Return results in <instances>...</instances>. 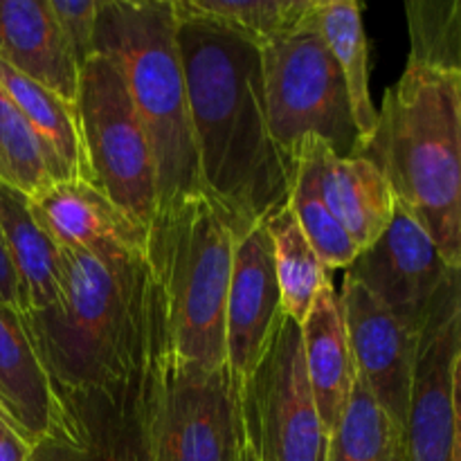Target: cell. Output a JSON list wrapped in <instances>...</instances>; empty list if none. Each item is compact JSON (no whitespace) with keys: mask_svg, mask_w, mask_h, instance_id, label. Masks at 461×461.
<instances>
[{"mask_svg":"<svg viewBox=\"0 0 461 461\" xmlns=\"http://www.w3.org/2000/svg\"><path fill=\"white\" fill-rule=\"evenodd\" d=\"M203 192L239 237L288 205L295 167L270 135L261 48L174 0Z\"/></svg>","mask_w":461,"mask_h":461,"instance_id":"1","label":"cell"},{"mask_svg":"<svg viewBox=\"0 0 461 461\" xmlns=\"http://www.w3.org/2000/svg\"><path fill=\"white\" fill-rule=\"evenodd\" d=\"M394 201L461 270V75L410 61L385 90L376 129L360 149Z\"/></svg>","mask_w":461,"mask_h":461,"instance_id":"2","label":"cell"},{"mask_svg":"<svg viewBox=\"0 0 461 461\" xmlns=\"http://www.w3.org/2000/svg\"><path fill=\"white\" fill-rule=\"evenodd\" d=\"M151 291L147 257L108 264L88 252L66 250L61 304L21 313L57 390L111 385L138 365Z\"/></svg>","mask_w":461,"mask_h":461,"instance_id":"3","label":"cell"},{"mask_svg":"<svg viewBox=\"0 0 461 461\" xmlns=\"http://www.w3.org/2000/svg\"><path fill=\"white\" fill-rule=\"evenodd\" d=\"M95 52L124 75L151 144L158 203L203 192L174 0H99Z\"/></svg>","mask_w":461,"mask_h":461,"instance_id":"4","label":"cell"},{"mask_svg":"<svg viewBox=\"0 0 461 461\" xmlns=\"http://www.w3.org/2000/svg\"><path fill=\"white\" fill-rule=\"evenodd\" d=\"M239 230L205 192L158 203L149 223L147 266L167 327L183 358L225 367V304Z\"/></svg>","mask_w":461,"mask_h":461,"instance_id":"5","label":"cell"},{"mask_svg":"<svg viewBox=\"0 0 461 461\" xmlns=\"http://www.w3.org/2000/svg\"><path fill=\"white\" fill-rule=\"evenodd\" d=\"M144 423L151 461H239L241 387L228 365L205 369L178 354L153 282L147 327Z\"/></svg>","mask_w":461,"mask_h":461,"instance_id":"6","label":"cell"},{"mask_svg":"<svg viewBox=\"0 0 461 461\" xmlns=\"http://www.w3.org/2000/svg\"><path fill=\"white\" fill-rule=\"evenodd\" d=\"M313 12L300 27L261 48L270 135L295 169L297 149L309 135L327 142L340 158L360 153L345 77Z\"/></svg>","mask_w":461,"mask_h":461,"instance_id":"7","label":"cell"},{"mask_svg":"<svg viewBox=\"0 0 461 461\" xmlns=\"http://www.w3.org/2000/svg\"><path fill=\"white\" fill-rule=\"evenodd\" d=\"M77 111L95 187L149 225L158 210L156 162L124 75L108 54L97 52L81 68Z\"/></svg>","mask_w":461,"mask_h":461,"instance_id":"8","label":"cell"},{"mask_svg":"<svg viewBox=\"0 0 461 461\" xmlns=\"http://www.w3.org/2000/svg\"><path fill=\"white\" fill-rule=\"evenodd\" d=\"M246 439L257 461H324L329 435L306 376L302 329L284 320L273 345L241 385Z\"/></svg>","mask_w":461,"mask_h":461,"instance_id":"9","label":"cell"},{"mask_svg":"<svg viewBox=\"0 0 461 461\" xmlns=\"http://www.w3.org/2000/svg\"><path fill=\"white\" fill-rule=\"evenodd\" d=\"M144 372L147 340L138 365L120 381L57 390L61 419L52 435L32 446V461H151L144 423Z\"/></svg>","mask_w":461,"mask_h":461,"instance_id":"10","label":"cell"},{"mask_svg":"<svg viewBox=\"0 0 461 461\" xmlns=\"http://www.w3.org/2000/svg\"><path fill=\"white\" fill-rule=\"evenodd\" d=\"M461 356V270H453L419 329L399 461H455V365Z\"/></svg>","mask_w":461,"mask_h":461,"instance_id":"11","label":"cell"},{"mask_svg":"<svg viewBox=\"0 0 461 461\" xmlns=\"http://www.w3.org/2000/svg\"><path fill=\"white\" fill-rule=\"evenodd\" d=\"M410 331L421 329L453 268L426 230L396 205L392 223L345 270Z\"/></svg>","mask_w":461,"mask_h":461,"instance_id":"12","label":"cell"},{"mask_svg":"<svg viewBox=\"0 0 461 461\" xmlns=\"http://www.w3.org/2000/svg\"><path fill=\"white\" fill-rule=\"evenodd\" d=\"M284 304L266 223L248 228L234 243L232 279L225 304V363L239 387L255 374L282 329Z\"/></svg>","mask_w":461,"mask_h":461,"instance_id":"13","label":"cell"},{"mask_svg":"<svg viewBox=\"0 0 461 461\" xmlns=\"http://www.w3.org/2000/svg\"><path fill=\"white\" fill-rule=\"evenodd\" d=\"M338 302L345 318L358 381L372 392L403 435L419 333L399 322L349 275L342 279Z\"/></svg>","mask_w":461,"mask_h":461,"instance_id":"14","label":"cell"},{"mask_svg":"<svg viewBox=\"0 0 461 461\" xmlns=\"http://www.w3.org/2000/svg\"><path fill=\"white\" fill-rule=\"evenodd\" d=\"M32 214L66 250L124 264L147 257L149 225L122 212L90 183H52L30 198Z\"/></svg>","mask_w":461,"mask_h":461,"instance_id":"15","label":"cell"},{"mask_svg":"<svg viewBox=\"0 0 461 461\" xmlns=\"http://www.w3.org/2000/svg\"><path fill=\"white\" fill-rule=\"evenodd\" d=\"M297 174L313 185L360 252L372 246L392 223L396 210L394 194L367 158H340L327 142L309 135L297 149Z\"/></svg>","mask_w":461,"mask_h":461,"instance_id":"16","label":"cell"},{"mask_svg":"<svg viewBox=\"0 0 461 461\" xmlns=\"http://www.w3.org/2000/svg\"><path fill=\"white\" fill-rule=\"evenodd\" d=\"M0 419L30 446L54 432L61 401L21 313L0 304Z\"/></svg>","mask_w":461,"mask_h":461,"instance_id":"17","label":"cell"},{"mask_svg":"<svg viewBox=\"0 0 461 461\" xmlns=\"http://www.w3.org/2000/svg\"><path fill=\"white\" fill-rule=\"evenodd\" d=\"M0 61L77 104L81 70L48 0H0Z\"/></svg>","mask_w":461,"mask_h":461,"instance_id":"18","label":"cell"},{"mask_svg":"<svg viewBox=\"0 0 461 461\" xmlns=\"http://www.w3.org/2000/svg\"><path fill=\"white\" fill-rule=\"evenodd\" d=\"M300 329L311 392L320 421L327 435H331L345 414L358 378L340 302L331 282L320 288Z\"/></svg>","mask_w":461,"mask_h":461,"instance_id":"19","label":"cell"},{"mask_svg":"<svg viewBox=\"0 0 461 461\" xmlns=\"http://www.w3.org/2000/svg\"><path fill=\"white\" fill-rule=\"evenodd\" d=\"M0 225L18 279V313L61 304L66 291V250L32 214L30 198L0 185Z\"/></svg>","mask_w":461,"mask_h":461,"instance_id":"20","label":"cell"},{"mask_svg":"<svg viewBox=\"0 0 461 461\" xmlns=\"http://www.w3.org/2000/svg\"><path fill=\"white\" fill-rule=\"evenodd\" d=\"M0 84L34 131L54 183H93L77 104L0 61Z\"/></svg>","mask_w":461,"mask_h":461,"instance_id":"21","label":"cell"},{"mask_svg":"<svg viewBox=\"0 0 461 461\" xmlns=\"http://www.w3.org/2000/svg\"><path fill=\"white\" fill-rule=\"evenodd\" d=\"M313 16L320 34L327 41L345 77L351 115L363 149L365 142L372 138L378 120V111L374 108L372 93H369V54L363 27V5L354 0H318Z\"/></svg>","mask_w":461,"mask_h":461,"instance_id":"22","label":"cell"},{"mask_svg":"<svg viewBox=\"0 0 461 461\" xmlns=\"http://www.w3.org/2000/svg\"><path fill=\"white\" fill-rule=\"evenodd\" d=\"M266 230L273 241L275 273L282 293L284 315L302 327L315 295L329 282V270L306 241L288 205L266 221Z\"/></svg>","mask_w":461,"mask_h":461,"instance_id":"23","label":"cell"},{"mask_svg":"<svg viewBox=\"0 0 461 461\" xmlns=\"http://www.w3.org/2000/svg\"><path fill=\"white\" fill-rule=\"evenodd\" d=\"M401 437V428L356 378L345 414L329 435L324 461H399Z\"/></svg>","mask_w":461,"mask_h":461,"instance_id":"24","label":"cell"},{"mask_svg":"<svg viewBox=\"0 0 461 461\" xmlns=\"http://www.w3.org/2000/svg\"><path fill=\"white\" fill-rule=\"evenodd\" d=\"M185 12L210 18L243 39L266 48L300 27L313 12L315 0H176Z\"/></svg>","mask_w":461,"mask_h":461,"instance_id":"25","label":"cell"},{"mask_svg":"<svg viewBox=\"0 0 461 461\" xmlns=\"http://www.w3.org/2000/svg\"><path fill=\"white\" fill-rule=\"evenodd\" d=\"M52 183L34 131L0 84V185L32 198Z\"/></svg>","mask_w":461,"mask_h":461,"instance_id":"26","label":"cell"},{"mask_svg":"<svg viewBox=\"0 0 461 461\" xmlns=\"http://www.w3.org/2000/svg\"><path fill=\"white\" fill-rule=\"evenodd\" d=\"M410 61L461 75V0H412L405 5Z\"/></svg>","mask_w":461,"mask_h":461,"instance_id":"27","label":"cell"},{"mask_svg":"<svg viewBox=\"0 0 461 461\" xmlns=\"http://www.w3.org/2000/svg\"><path fill=\"white\" fill-rule=\"evenodd\" d=\"M293 216L300 223L306 241L327 270H347L360 255V248L345 230V225L329 212L313 185L295 171L291 198H288Z\"/></svg>","mask_w":461,"mask_h":461,"instance_id":"28","label":"cell"},{"mask_svg":"<svg viewBox=\"0 0 461 461\" xmlns=\"http://www.w3.org/2000/svg\"><path fill=\"white\" fill-rule=\"evenodd\" d=\"M50 9L57 16L72 54H75L77 66L81 68L95 57V30H97V12L99 0H48Z\"/></svg>","mask_w":461,"mask_h":461,"instance_id":"29","label":"cell"},{"mask_svg":"<svg viewBox=\"0 0 461 461\" xmlns=\"http://www.w3.org/2000/svg\"><path fill=\"white\" fill-rule=\"evenodd\" d=\"M0 304H7L16 311L18 306H21L16 270H14L12 257H9L7 241H5V234H3V225H0Z\"/></svg>","mask_w":461,"mask_h":461,"instance_id":"30","label":"cell"},{"mask_svg":"<svg viewBox=\"0 0 461 461\" xmlns=\"http://www.w3.org/2000/svg\"><path fill=\"white\" fill-rule=\"evenodd\" d=\"M0 461H32V446L0 419Z\"/></svg>","mask_w":461,"mask_h":461,"instance_id":"31","label":"cell"},{"mask_svg":"<svg viewBox=\"0 0 461 461\" xmlns=\"http://www.w3.org/2000/svg\"><path fill=\"white\" fill-rule=\"evenodd\" d=\"M453 403H455V461H461V356L457 358V365H455Z\"/></svg>","mask_w":461,"mask_h":461,"instance_id":"32","label":"cell"},{"mask_svg":"<svg viewBox=\"0 0 461 461\" xmlns=\"http://www.w3.org/2000/svg\"><path fill=\"white\" fill-rule=\"evenodd\" d=\"M246 432V430H243ZM239 461H257L255 453H252L250 444H248V439H243V448H241V455H239Z\"/></svg>","mask_w":461,"mask_h":461,"instance_id":"33","label":"cell"}]
</instances>
